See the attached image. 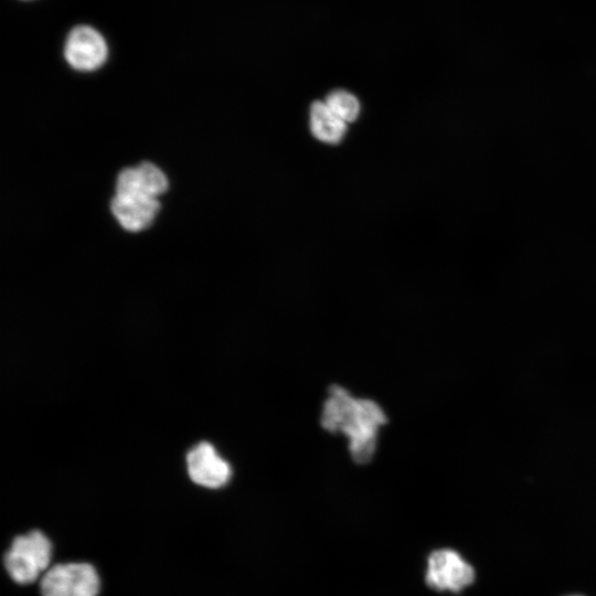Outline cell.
<instances>
[{
	"instance_id": "cell-1",
	"label": "cell",
	"mask_w": 596,
	"mask_h": 596,
	"mask_svg": "<svg viewBox=\"0 0 596 596\" xmlns=\"http://www.w3.org/2000/svg\"><path fill=\"white\" fill-rule=\"evenodd\" d=\"M386 421L384 412L374 401L355 398L339 385L329 387L321 425L328 432H342L348 436L350 454L356 464H366L372 459L379 428Z\"/></svg>"
},
{
	"instance_id": "cell-2",
	"label": "cell",
	"mask_w": 596,
	"mask_h": 596,
	"mask_svg": "<svg viewBox=\"0 0 596 596\" xmlns=\"http://www.w3.org/2000/svg\"><path fill=\"white\" fill-rule=\"evenodd\" d=\"M52 544L40 531L17 536L4 556L6 568L19 584L33 583L50 565Z\"/></svg>"
},
{
	"instance_id": "cell-3",
	"label": "cell",
	"mask_w": 596,
	"mask_h": 596,
	"mask_svg": "<svg viewBox=\"0 0 596 596\" xmlns=\"http://www.w3.org/2000/svg\"><path fill=\"white\" fill-rule=\"evenodd\" d=\"M42 596H97L99 578L87 563L52 566L41 579Z\"/></svg>"
},
{
	"instance_id": "cell-4",
	"label": "cell",
	"mask_w": 596,
	"mask_h": 596,
	"mask_svg": "<svg viewBox=\"0 0 596 596\" xmlns=\"http://www.w3.org/2000/svg\"><path fill=\"white\" fill-rule=\"evenodd\" d=\"M475 581V570L450 549L434 551L427 562L426 583L436 590L458 593Z\"/></svg>"
},
{
	"instance_id": "cell-5",
	"label": "cell",
	"mask_w": 596,
	"mask_h": 596,
	"mask_svg": "<svg viewBox=\"0 0 596 596\" xmlns=\"http://www.w3.org/2000/svg\"><path fill=\"white\" fill-rule=\"evenodd\" d=\"M64 55L74 68L93 71L105 62L107 45L98 31L88 25H78L66 39Z\"/></svg>"
},
{
	"instance_id": "cell-6",
	"label": "cell",
	"mask_w": 596,
	"mask_h": 596,
	"mask_svg": "<svg viewBox=\"0 0 596 596\" xmlns=\"http://www.w3.org/2000/svg\"><path fill=\"white\" fill-rule=\"evenodd\" d=\"M187 468L193 482L212 489L225 486L232 475L228 462L206 441H201L188 453Z\"/></svg>"
},
{
	"instance_id": "cell-7",
	"label": "cell",
	"mask_w": 596,
	"mask_h": 596,
	"mask_svg": "<svg viewBox=\"0 0 596 596\" xmlns=\"http://www.w3.org/2000/svg\"><path fill=\"white\" fill-rule=\"evenodd\" d=\"M159 206L157 198L148 195H116L110 204L111 212L120 225L131 232L148 227L159 211Z\"/></svg>"
},
{
	"instance_id": "cell-8",
	"label": "cell",
	"mask_w": 596,
	"mask_h": 596,
	"mask_svg": "<svg viewBox=\"0 0 596 596\" xmlns=\"http://www.w3.org/2000/svg\"><path fill=\"white\" fill-rule=\"evenodd\" d=\"M310 126L313 136L328 143L339 142L347 128L345 121L323 102L312 104Z\"/></svg>"
},
{
	"instance_id": "cell-9",
	"label": "cell",
	"mask_w": 596,
	"mask_h": 596,
	"mask_svg": "<svg viewBox=\"0 0 596 596\" xmlns=\"http://www.w3.org/2000/svg\"><path fill=\"white\" fill-rule=\"evenodd\" d=\"M136 170L141 191L146 195L157 198L168 189L167 178L152 163L143 162Z\"/></svg>"
},
{
	"instance_id": "cell-10",
	"label": "cell",
	"mask_w": 596,
	"mask_h": 596,
	"mask_svg": "<svg viewBox=\"0 0 596 596\" xmlns=\"http://www.w3.org/2000/svg\"><path fill=\"white\" fill-rule=\"evenodd\" d=\"M324 103L344 121L355 120L360 111L356 97L343 89L331 92Z\"/></svg>"
}]
</instances>
